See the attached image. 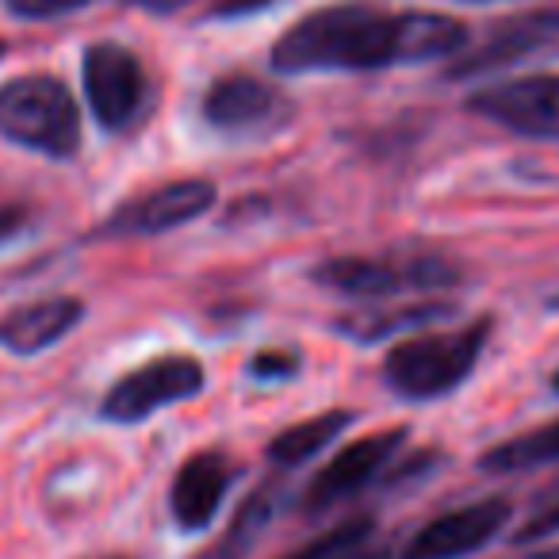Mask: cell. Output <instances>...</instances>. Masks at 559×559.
Masks as SVG:
<instances>
[{
	"instance_id": "cell-1",
	"label": "cell",
	"mask_w": 559,
	"mask_h": 559,
	"mask_svg": "<svg viewBox=\"0 0 559 559\" xmlns=\"http://www.w3.org/2000/svg\"><path fill=\"white\" fill-rule=\"evenodd\" d=\"M467 47V27L444 12H383L372 4H326L280 35L269 62L276 73L383 70L433 62Z\"/></svg>"
},
{
	"instance_id": "cell-2",
	"label": "cell",
	"mask_w": 559,
	"mask_h": 559,
	"mask_svg": "<svg viewBox=\"0 0 559 559\" xmlns=\"http://www.w3.org/2000/svg\"><path fill=\"white\" fill-rule=\"evenodd\" d=\"M0 134L47 157H73L81 150V108L50 73L12 78L0 85Z\"/></svg>"
},
{
	"instance_id": "cell-3",
	"label": "cell",
	"mask_w": 559,
	"mask_h": 559,
	"mask_svg": "<svg viewBox=\"0 0 559 559\" xmlns=\"http://www.w3.org/2000/svg\"><path fill=\"white\" fill-rule=\"evenodd\" d=\"M490 322H472L452 334H421L411 342L395 345L383 360V380L395 395L411 399V403H429L472 376L475 360H479L483 345H487Z\"/></svg>"
},
{
	"instance_id": "cell-4",
	"label": "cell",
	"mask_w": 559,
	"mask_h": 559,
	"mask_svg": "<svg viewBox=\"0 0 559 559\" xmlns=\"http://www.w3.org/2000/svg\"><path fill=\"white\" fill-rule=\"evenodd\" d=\"M456 264L444 257H411V261H380V257H330L314 264L311 280L319 288L353 299H383L414 288H449L456 284Z\"/></svg>"
},
{
	"instance_id": "cell-5",
	"label": "cell",
	"mask_w": 559,
	"mask_h": 559,
	"mask_svg": "<svg viewBox=\"0 0 559 559\" xmlns=\"http://www.w3.org/2000/svg\"><path fill=\"white\" fill-rule=\"evenodd\" d=\"M203 365L185 353H173V357H157L150 365L134 368L131 376H123L119 383H111L108 395L100 403V418L119 421V426H131L150 414L165 411L173 403H185L203 391Z\"/></svg>"
},
{
	"instance_id": "cell-6",
	"label": "cell",
	"mask_w": 559,
	"mask_h": 559,
	"mask_svg": "<svg viewBox=\"0 0 559 559\" xmlns=\"http://www.w3.org/2000/svg\"><path fill=\"white\" fill-rule=\"evenodd\" d=\"M467 108L513 134L559 142V73H533L479 88Z\"/></svg>"
},
{
	"instance_id": "cell-7",
	"label": "cell",
	"mask_w": 559,
	"mask_h": 559,
	"mask_svg": "<svg viewBox=\"0 0 559 559\" xmlns=\"http://www.w3.org/2000/svg\"><path fill=\"white\" fill-rule=\"evenodd\" d=\"M85 93L96 123L127 131L146 108V70L127 47L96 43L85 50Z\"/></svg>"
},
{
	"instance_id": "cell-8",
	"label": "cell",
	"mask_w": 559,
	"mask_h": 559,
	"mask_svg": "<svg viewBox=\"0 0 559 559\" xmlns=\"http://www.w3.org/2000/svg\"><path fill=\"white\" fill-rule=\"evenodd\" d=\"M215 203V185L211 180H173L154 192H142L134 200L119 203L100 226V238H146V234H165L192 223L195 215Z\"/></svg>"
},
{
	"instance_id": "cell-9",
	"label": "cell",
	"mask_w": 559,
	"mask_h": 559,
	"mask_svg": "<svg viewBox=\"0 0 559 559\" xmlns=\"http://www.w3.org/2000/svg\"><path fill=\"white\" fill-rule=\"evenodd\" d=\"M296 116V104L253 73H226L203 96V119L215 131H276Z\"/></svg>"
},
{
	"instance_id": "cell-10",
	"label": "cell",
	"mask_w": 559,
	"mask_h": 559,
	"mask_svg": "<svg viewBox=\"0 0 559 559\" xmlns=\"http://www.w3.org/2000/svg\"><path fill=\"white\" fill-rule=\"evenodd\" d=\"M403 441H406V429H383V433L360 437V441L345 444V449L334 452V460L311 479V487H307V495H304V510L322 513V510H330V506L353 498L357 490H365L368 483L395 460Z\"/></svg>"
},
{
	"instance_id": "cell-11",
	"label": "cell",
	"mask_w": 559,
	"mask_h": 559,
	"mask_svg": "<svg viewBox=\"0 0 559 559\" xmlns=\"http://www.w3.org/2000/svg\"><path fill=\"white\" fill-rule=\"evenodd\" d=\"M510 521L506 498H483V502L460 506L452 513H441L429 525H421L403 548V559H460L487 548L502 525Z\"/></svg>"
},
{
	"instance_id": "cell-12",
	"label": "cell",
	"mask_w": 559,
	"mask_h": 559,
	"mask_svg": "<svg viewBox=\"0 0 559 559\" xmlns=\"http://www.w3.org/2000/svg\"><path fill=\"white\" fill-rule=\"evenodd\" d=\"M234 483V467L223 452H195L180 464L169 487V510L173 521L188 533H200L211 525V518L223 506V495Z\"/></svg>"
},
{
	"instance_id": "cell-13",
	"label": "cell",
	"mask_w": 559,
	"mask_h": 559,
	"mask_svg": "<svg viewBox=\"0 0 559 559\" xmlns=\"http://www.w3.org/2000/svg\"><path fill=\"white\" fill-rule=\"evenodd\" d=\"M85 319V304L73 296L39 299V304L16 307L12 314L0 319V345L16 357H32L50 345H58L78 322Z\"/></svg>"
},
{
	"instance_id": "cell-14",
	"label": "cell",
	"mask_w": 559,
	"mask_h": 559,
	"mask_svg": "<svg viewBox=\"0 0 559 559\" xmlns=\"http://www.w3.org/2000/svg\"><path fill=\"white\" fill-rule=\"evenodd\" d=\"M559 43V9H536V12H521V16L506 20L490 32V39L479 50L464 58V62L452 70V78H467V73L479 70H495V66L521 58L528 50H540Z\"/></svg>"
},
{
	"instance_id": "cell-15",
	"label": "cell",
	"mask_w": 559,
	"mask_h": 559,
	"mask_svg": "<svg viewBox=\"0 0 559 559\" xmlns=\"http://www.w3.org/2000/svg\"><path fill=\"white\" fill-rule=\"evenodd\" d=\"M280 502H284V487H276V483H269V487H257L253 495L241 502V510L234 513L230 528L218 536L215 548H207L200 559H241L257 544V536L272 525Z\"/></svg>"
},
{
	"instance_id": "cell-16",
	"label": "cell",
	"mask_w": 559,
	"mask_h": 559,
	"mask_svg": "<svg viewBox=\"0 0 559 559\" xmlns=\"http://www.w3.org/2000/svg\"><path fill=\"white\" fill-rule=\"evenodd\" d=\"M345 426H353L349 411H326L311 421H299V426L284 429L276 441L269 444V460L280 467H296L307 464L311 456H319L326 444H334V437L342 433Z\"/></svg>"
},
{
	"instance_id": "cell-17",
	"label": "cell",
	"mask_w": 559,
	"mask_h": 559,
	"mask_svg": "<svg viewBox=\"0 0 559 559\" xmlns=\"http://www.w3.org/2000/svg\"><path fill=\"white\" fill-rule=\"evenodd\" d=\"M559 460V421H548L540 429H528V433L513 437V441L495 444L490 452H483L479 467L483 472H528V467H544Z\"/></svg>"
},
{
	"instance_id": "cell-18",
	"label": "cell",
	"mask_w": 559,
	"mask_h": 559,
	"mask_svg": "<svg viewBox=\"0 0 559 559\" xmlns=\"http://www.w3.org/2000/svg\"><path fill=\"white\" fill-rule=\"evenodd\" d=\"M449 307L444 304H426V307H403V311H365L357 319H345L342 330H349L353 337L360 342H380L388 334H399V330H411V326H421V322H433V319H444Z\"/></svg>"
},
{
	"instance_id": "cell-19",
	"label": "cell",
	"mask_w": 559,
	"mask_h": 559,
	"mask_svg": "<svg viewBox=\"0 0 559 559\" xmlns=\"http://www.w3.org/2000/svg\"><path fill=\"white\" fill-rule=\"evenodd\" d=\"M368 536H372V518H353V521H342V525L326 528L322 536H314L311 544L292 551L288 559H334V556H342V551L365 544Z\"/></svg>"
},
{
	"instance_id": "cell-20",
	"label": "cell",
	"mask_w": 559,
	"mask_h": 559,
	"mask_svg": "<svg viewBox=\"0 0 559 559\" xmlns=\"http://www.w3.org/2000/svg\"><path fill=\"white\" fill-rule=\"evenodd\" d=\"M551 533H559V495L551 498V502H544L536 513H528V521L513 533V540L528 544V540H544V536H551Z\"/></svg>"
},
{
	"instance_id": "cell-21",
	"label": "cell",
	"mask_w": 559,
	"mask_h": 559,
	"mask_svg": "<svg viewBox=\"0 0 559 559\" xmlns=\"http://www.w3.org/2000/svg\"><path fill=\"white\" fill-rule=\"evenodd\" d=\"M249 372L257 376V380H292V376L299 372V357L296 353H257L253 360H249Z\"/></svg>"
},
{
	"instance_id": "cell-22",
	"label": "cell",
	"mask_w": 559,
	"mask_h": 559,
	"mask_svg": "<svg viewBox=\"0 0 559 559\" xmlns=\"http://www.w3.org/2000/svg\"><path fill=\"white\" fill-rule=\"evenodd\" d=\"M4 4H9V12H16L24 20H50V16H62V12L85 9L93 0H4Z\"/></svg>"
},
{
	"instance_id": "cell-23",
	"label": "cell",
	"mask_w": 559,
	"mask_h": 559,
	"mask_svg": "<svg viewBox=\"0 0 559 559\" xmlns=\"http://www.w3.org/2000/svg\"><path fill=\"white\" fill-rule=\"evenodd\" d=\"M134 4H142L150 12H180L188 4H195V0H134ZM253 4H261V0H223L218 12H241V9H253Z\"/></svg>"
},
{
	"instance_id": "cell-24",
	"label": "cell",
	"mask_w": 559,
	"mask_h": 559,
	"mask_svg": "<svg viewBox=\"0 0 559 559\" xmlns=\"http://www.w3.org/2000/svg\"><path fill=\"white\" fill-rule=\"evenodd\" d=\"M24 223H27V215L20 207H0V241L16 238V234L24 230Z\"/></svg>"
},
{
	"instance_id": "cell-25",
	"label": "cell",
	"mask_w": 559,
	"mask_h": 559,
	"mask_svg": "<svg viewBox=\"0 0 559 559\" xmlns=\"http://www.w3.org/2000/svg\"><path fill=\"white\" fill-rule=\"evenodd\" d=\"M334 559H391V551L388 548H380V544H357V548H349V551H342V556H334Z\"/></svg>"
},
{
	"instance_id": "cell-26",
	"label": "cell",
	"mask_w": 559,
	"mask_h": 559,
	"mask_svg": "<svg viewBox=\"0 0 559 559\" xmlns=\"http://www.w3.org/2000/svg\"><path fill=\"white\" fill-rule=\"evenodd\" d=\"M525 559H559V548H544V551H533V556Z\"/></svg>"
},
{
	"instance_id": "cell-27",
	"label": "cell",
	"mask_w": 559,
	"mask_h": 559,
	"mask_svg": "<svg viewBox=\"0 0 559 559\" xmlns=\"http://www.w3.org/2000/svg\"><path fill=\"white\" fill-rule=\"evenodd\" d=\"M551 388H556V395H559V372H556V376H551Z\"/></svg>"
},
{
	"instance_id": "cell-28",
	"label": "cell",
	"mask_w": 559,
	"mask_h": 559,
	"mask_svg": "<svg viewBox=\"0 0 559 559\" xmlns=\"http://www.w3.org/2000/svg\"><path fill=\"white\" fill-rule=\"evenodd\" d=\"M475 4H483V0H475Z\"/></svg>"
}]
</instances>
